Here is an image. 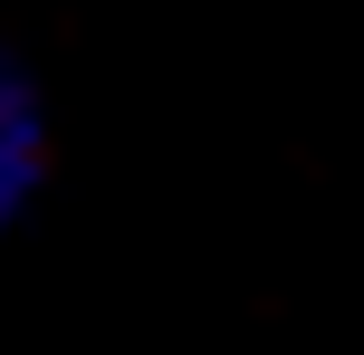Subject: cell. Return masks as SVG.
<instances>
[{
	"label": "cell",
	"mask_w": 364,
	"mask_h": 355,
	"mask_svg": "<svg viewBox=\"0 0 364 355\" xmlns=\"http://www.w3.org/2000/svg\"><path fill=\"white\" fill-rule=\"evenodd\" d=\"M38 183H48V96H38L29 58L0 48V240L29 221Z\"/></svg>",
	"instance_id": "cell-1"
}]
</instances>
